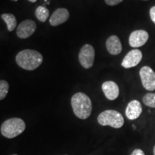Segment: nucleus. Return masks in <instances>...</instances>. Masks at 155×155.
Listing matches in <instances>:
<instances>
[{
  "instance_id": "obj_1",
  "label": "nucleus",
  "mask_w": 155,
  "mask_h": 155,
  "mask_svg": "<svg viewBox=\"0 0 155 155\" xmlns=\"http://www.w3.org/2000/svg\"><path fill=\"white\" fill-rule=\"evenodd\" d=\"M15 61L22 68L27 71H34L41 65L43 57L37 50L26 49L17 53Z\"/></svg>"
},
{
  "instance_id": "obj_2",
  "label": "nucleus",
  "mask_w": 155,
  "mask_h": 155,
  "mask_svg": "<svg viewBox=\"0 0 155 155\" xmlns=\"http://www.w3.org/2000/svg\"><path fill=\"white\" fill-rule=\"evenodd\" d=\"M71 106L75 115L80 119H86L92 111V102L91 98L83 93L75 94L71 98Z\"/></svg>"
},
{
  "instance_id": "obj_3",
  "label": "nucleus",
  "mask_w": 155,
  "mask_h": 155,
  "mask_svg": "<svg viewBox=\"0 0 155 155\" xmlns=\"http://www.w3.org/2000/svg\"><path fill=\"white\" fill-rule=\"evenodd\" d=\"M25 129L26 124L22 119L12 118L3 122L0 128V131L3 137L13 139L23 133Z\"/></svg>"
},
{
  "instance_id": "obj_4",
  "label": "nucleus",
  "mask_w": 155,
  "mask_h": 155,
  "mask_svg": "<svg viewBox=\"0 0 155 155\" xmlns=\"http://www.w3.org/2000/svg\"><path fill=\"white\" fill-rule=\"evenodd\" d=\"M97 121L101 126H110L115 129L121 128L124 124L122 114L119 111L111 109L101 112L97 118Z\"/></svg>"
},
{
  "instance_id": "obj_5",
  "label": "nucleus",
  "mask_w": 155,
  "mask_h": 155,
  "mask_svg": "<svg viewBox=\"0 0 155 155\" xmlns=\"http://www.w3.org/2000/svg\"><path fill=\"white\" fill-rule=\"evenodd\" d=\"M95 59V50L91 45H83L78 54V60L82 67L89 69L93 66Z\"/></svg>"
},
{
  "instance_id": "obj_6",
  "label": "nucleus",
  "mask_w": 155,
  "mask_h": 155,
  "mask_svg": "<svg viewBox=\"0 0 155 155\" xmlns=\"http://www.w3.org/2000/svg\"><path fill=\"white\" fill-rule=\"evenodd\" d=\"M141 83L144 88L147 91L155 90V73L149 66L142 67L139 71Z\"/></svg>"
},
{
  "instance_id": "obj_7",
  "label": "nucleus",
  "mask_w": 155,
  "mask_h": 155,
  "mask_svg": "<svg viewBox=\"0 0 155 155\" xmlns=\"http://www.w3.org/2000/svg\"><path fill=\"white\" fill-rule=\"evenodd\" d=\"M37 28V25L32 19H26L22 21L17 27L16 33L19 38L26 39L34 34Z\"/></svg>"
},
{
  "instance_id": "obj_8",
  "label": "nucleus",
  "mask_w": 155,
  "mask_h": 155,
  "mask_svg": "<svg viewBox=\"0 0 155 155\" xmlns=\"http://www.w3.org/2000/svg\"><path fill=\"white\" fill-rule=\"evenodd\" d=\"M149 39V34L147 31L143 30H135L129 36V43L131 47L137 48L146 44Z\"/></svg>"
},
{
  "instance_id": "obj_9",
  "label": "nucleus",
  "mask_w": 155,
  "mask_h": 155,
  "mask_svg": "<svg viewBox=\"0 0 155 155\" xmlns=\"http://www.w3.org/2000/svg\"><path fill=\"white\" fill-rule=\"evenodd\" d=\"M142 59V53L141 50L134 49L128 53L121 63L122 67L124 68H131L137 66Z\"/></svg>"
},
{
  "instance_id": "obj_10",
  "label": "nucleus",
  "mask_w": 155,
  "mask_h": 155,
  "mask_svg": "<svg viewBox=\"0 0 155 155\" xmlns=\"http://www.w3.org/2000/svg\"><path fill=\"white\" fill-rule=\"evenodd\" d=\"M69 17L70 13L67 9H57L50 17V24L53 27L58 26V25L66 22Z\"/></svg>"
},
{
  "instance_id": "obj_11",
  "label": "nucleus",
  "mask_w": 155,
  "mask_h": 155,
  "mask_svg": "<svg viewBox=\"0 0 155 155\" xmlns=\"http://www.w3.org/2000/svg\"><path fill=\"white\" fill-rule=\"evenodd\" d=\"M141 113H142V106L139 101L133 100L128 104L125 111L127 119L129 120L138 119Z\"/></svg>"
},
{
  "instance_id": "obj_12",
  "label": "nucleus",
  "mask_w": 155,
  "mask_h": 155,
  "mask_svg": "<svg viewBox=\"0 0 155 155\" xmlns=\"http://www.w3.org/2000/svg\"><path fill=\"white\" fill-rule=\"evenodd\" d=\"M102 90L104 95L110 101H114L119 95V88L115 82L111 81H106L102 84Z\"/></svg>"
},
{
  "instance_id": "obj_13",
  "label": "nucleus",
  "mask_w": 155,
  "mask_h": 155,
  "mask_svg": "<svg viewBox=\"0 0 155 155\" xmlns=\"http://www.w3.org/2000/svg\"><path fill=\"white\" fill-rule=\"evenodd\" d=\"M106 47L108 53L112 55H117L121 53L122 45L120 39L116 35H111L106 42Z\"/></svg>"
},
{
  "instance_id": "obj_14",
  "label": "nucleus",
  "mask_w": 155,
  "mask_h": 155,
  "mask_svg": "<svg viewBox=\"0 0 155 155\" xmlns=\"http://www.w3.org/2000/svg\"><path fill=\"white\" fill-rule=\"evenodd\" d=\"M1 18L6 23L7 27V30L9 32H12L17 27L16 17L12 14H7V13L2 14L1 15Z\"/></svg>"
},
{
  "instance_id": "obj_15",
  "label": "nucleus",
  "mask_w": 155,
  "mask_h": 155,
  "mask_svg": "<svg viewBox=\"0 0 155 155\" xmlns=\"http://www.w3.org/2000/svg\"><path fill=\"white\" fill-rule=\"evenodd\" d=\"M35 16L38 20L42 22H45L48 17H49V10L43 7V6H39L35 9Z\"/></svg>"
},
{
  "instance_id": "obj_16",
  "label": "nucleus",
  "mask_w": 155,
  "mask_h": 155,
  "mask_svg": "<svg viewBox=\"0 0 155 155\" xmlns=\"http://www.w3.org/2000/svg\"><path fill=\"white\" fill-rule=\"evenodd\" d=\"M144 105L150 108H155V94L154 93H148L144 95L142 98Z\"/></svg>"
},
{
  "instance_id": "obj_17",
  "label": "nucleus",
  "mask_w": 155,
  "mask_h": 155,
  "mask_svg": "<svg viewBox=\"0 0 155 155\" xmlns=\"http://www.w3.org/2000/svg\"><path fill=\"white\" fill-rule=\"evenodd\" d=\"M9 83L6 81L1 80L0 81V100L2 101L7 96L9 91Z\"/></svg>"
},
{
  "instance_id": "obj_18",
  "label": "nucleus",
  "mask_w": 155,
  "mask_h": 155,
  "mask_svg": "<svg viewBox=\"0 0 155 155\" xmlns=\"http://www.w3.org/2000/svg\"><path fill=\"white\" fill-rule=\"evenodd\" d=\"M124 0H105V2L108 6H115L119 5Z\"/></svg>"
},
{
  "instance_id": "obj_19",
  "label": "nucleus",
  "mask_w": 155,
  "mask_h": 155,
  "mask_svg": "<svg viewBox=\"0 0 155 155\" xmlns=\"http://www.w3.org/2000/svg\"><path fill=\"white\" fill-rule=\"evenodd\" d=\"M150 17H151V19H152V21L155 24V6L152 7V8L150 9Z\"/></svg>"
},
{
  "instance_id": "obj_20",
  "label": "nucleus",
  "mask_w": 155,
  "mask_h": 155,
  "mask_svg": "<svg viewBox=\"0 0 155 155\" xmlns=\"http://www.w3.org/2000/svg\"><path fill=\"white\" fill-rule=\"evenodd\" d=\"M131 155H145V154L140 149H136V150L133 151Z\"/></svg>"
},
{
  "instance_id": "obj_21",
  "label": "nucleus",
  "mask_w": 155,
  "mask_h": 155,
  "mask_svg": "<svg viewBox=\"0 0 155 155\" xmlns=\"http://www.w3.org/2000/svg\"><path fill=\"white\" fill-rule=\"evenodd\" d=\"M28 1H30V2H35L38 1V0H28Z\"/></svg>"
},
{
  "instance_id": "obj_22",
  "label": "nucleus",
  "mask_w": 155,
  "mask_h": 155,
  "mask_svg": "<svg viewBox=\"0 0 155 155\" xmlns=\"http://www.w3.org/2000/svg\"><path fill=\"white\" fill-rule=\"evenodd\" d=\"M153 154H154V155H155V145H154V148H153Z\"/></svg>"
},
{
  "instance_id": "obj_23",
  "label": "nucleus",
  "mask_w": 155,
  "mask_h": 155,
  "mask_svg": "<svg viewBox=\"0 0 155 155\" xmlns=\"http://www.w3.org/2000/svg\"><path fill=\"white\" fill-rule=\"evenodd\" d=\"M12 1H13V2H17V1H18V0H12Z\"/></svg>"
},
{
  "instance_id": "obj_24",
  "label": "nucleus",
  "mask_w": 155,
  "mask_h": 155,
  "mask_svg": "<svg viewBox=\"0 0 155 155\" xmlns=\"http://www.w3.org/2000/svg\"><path fill=\"white\" fill-rule=\"evenodd\" d=\"M12 155H18V154H12Z\"/></svg>"
},
{
  "instance_id": "obj_25",
  "label": "nucleus",
  "mask_w": 155,
  "mask_h": 155,
  "mask_svg": "<svg viewBox=\"0 0 155 155\" xmlns=\"http://www.w3.org/2000/svg\"><path fill=\"white\" fill-rule=\"evenodd\" d=\"M143 1H148V0H143Z\"/></svg>"
},
{
  "instance_id": "obj_26",
  "label": "nucleus",
  "mask_w": 155,
  "mask_h": 155,
  "mask_svg": "<svg viewBox=\"0 0 155 155\" xmlns=\"http://www.w3.org/2000/svg\"><path fill=\"white\" fill-rule=\"evenodd\" d=\"M64 155H68V154H64Z\"/></svg>"
}]
</instances>
